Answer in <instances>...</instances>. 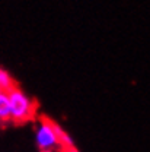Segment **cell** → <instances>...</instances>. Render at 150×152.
<instances>
[{
	"label": "cell",
	"instance_id": "6da1fadb",
	"mask_svg": "<svg viewBox=\"0 0 150 152\" xmlns=\"http://www.w3.org/2000/svg\"><path fill=\"white\" fill-rule=\"evenodd\" d=\"M10 107H12V123L23 124L35 118L38 111V102L34 98H29L19 86L9 92Z\"/></svg>",
	"mask_w": 150,
	"mask_h": 152
},
{
	"label": "cell",
	"instance_id": "7a4b0ae2",
	"mask_svg": "<svg viewBox=\"0 0 150 152\" xmlns=\"http://www.w3.org/2000/svg\"><path fill=\"white\" fill-rule=\"evenodd\" d=\"M39 120L41 123L37 129V145L41 152H50L51 149L60 146L58 137L53 127V120L47 115H41Z\"/></svg>",
	"mask_w": 150,
	"mask_h": 152
},
{
	"label": "cell",
	"instance_id": "3957f363",
	"mask_svg": "<svg viewBox=\"0 0 150 152\" xmlns=\"http://www.w3.org/2000/svg\"><path fill=\"white\" fill-rule=\"evenodd\" d=\"M12 121V107L10 99L6 92H0V123Z\"/></svg>",
	"mask_w": 150,
	"mask_h": 152
},
{
	"label": "cell",
	"instance_id": "277c9868",
	"mask_svg": "<svg viewBox=\"0 0 150 152\" xmlns=\"http://www.w3.org/2000/svg\"><path fill=\"white\" fill-rule=\"evenodd\" d=\"M16 86H18L16 80L9 75L4 69L0 67V88H1V91L6 92V94H9V92H10L12 89H15Z\"/></svg>",
	"mask_w": 150,
	"mask_h": 152
},
{
	"label": "cell",
	"instance_id": "5b68a950",
	"mask_svg": "<svg viewBox=\"0 0 150 152\" xmlns=\"http://www.w3.org/2000/svg\"><path fill=\"white\" fill-rule=\"evenodd\" d=\"M61 152H79V151H77L76 146H73V148H69V149H61Z\"/></svg>",
	"mask_w": 150,
	"mask_h": 152
},
{
	"label": "cell",
	"instance_id": "8992f818",
	"mask_svg": "<svg viewBox=\"0 0 150 152\" xmlns=\"http://www.w3.org/2000/svg\"><path fill=\"white\" fill-rule=\"evenodd\" d=\"M0 92H3V91H1V88H0Z\"/></svg>",
	"mask_w": 150,
	"mask_h": 152
}]
</instances>
